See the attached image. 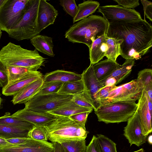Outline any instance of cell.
<instances>
[{
	"instance_id": "1",
	"label": "cell",
	"mask_w": 152,
	"mask_h": 152,
	"mask_svg": "<svg viewBox=\"0 0 152 152\" xmlns=\"http://www.w3.org/2000/svg\"><path fill=\"white\" fill-rule=\"evenodd\" d=\"M108 37L122 39L120 55L126 60H137L152 46V27L142 19L130 21L109 23Z\"/></svg>"
},
{
	"instance_id": "2",
	"label": "cell",
	"mask_w": 152,
	"mask_h": 152,
	"mask_svg": "<svg viewBox=\"0 0 152 152\" xmlns=\"http://www.w3.org/2000/svg\"><path fill=\"white\" fill-rule=\"evenodd\" d=\"M108 26L103 17L91 15L74 24L65 36L69 42L83 43L89 48L96 39L106 34Z\"/></svg>"
},
{
	"instance_id": "3",
	"label": "cell",
	"mask_w": 152,
	"mask_h": 152,
	"mask_svg": "<svg viewBox=\"0 0 152 152\" xmlns=\"http://www.w3.org/2000/svg\"><path fill=\"white\" fill-rule=\"evenodd\" d=\"M45 58L38 51L29 50L9 42L0 51V62L5 66H13L39 68L44 65Z\"/></svg>"
},
{
	"instance_id": "4",
	"label": "cell",
	"mask_w": 152,
	"mask_h": 152,
	"mask_svg": "<svg viewBox=\"0 0 152 152\" xmlns=\"http://www.w3.org/2000/svg\"><path fill=\"white\" fill-rule=\"evenodd\" d=\"M44 127L47 132L48 139L52 142L85 140L89 133L86 128L69 117L59 115Z\"/></svg>"
},
{
	"instance_id": "5",
	"label": "cell",
	"mask_w": 152,
	"mask_h": 152,
	"mask_svg": "<svg viewBox=\"0 0 152 152\" xmlns=\"http://www.w3.org/2000/svg\"><path fill=\"white\" fill-rule=\"evenodd\" d=\"M135 102L127 99L102 104L94 113L99 121L106 124L127 121L137 110Z\"/></svg>"
},
{
	"instance_id": "6",
	"label": "cell",
	"mask_w": 152,
	"mask_h": 152,
	"mask_svg": "<svg viewBox=\"0 0 152 152\" xmlns=\"http://www.w3.org/2000/svg\"><path fill=\"white\" fill-rule=\"evenodd\" d=\"M40 0H29L25 13L19 23L10 30V37L18 41L30 39L40 33L37 24V15Z\"/></svg>"
},
{
	"instance_id": "7",
	"label": "cell",
	"mask_w": 152,
	"mask_h": 152,
	"mask_svg": "<svg viewBox=\"0 0 152 152\" xmlns=\"http://www.w3.org/2000/svg\"><path fill=\"white\" fill-rule=\"evenodd\" d=\"M29 0H7L0 8V28L8 34L22 18Z\"/></svg>"
},
{
	"instance_id": "8",
	"label": "cell",
	"mask_w": 152,
	"mask_h": 152,
	"mask_svg": "<svg viewBox=\"0 0 152 152\" xmlns=\"http://www.w3.org/2000/svg\"><path fill=\"white\" fill-rule=\"evenodd\" d=\"M74 96L58 93L36 94L25 104L24 109L37 112L53 110L71 100Z\"/></svg>"
},
{
	"instance_id": "9",
	"label": "cell",
	"mask_w": 152,
	"mask_h": 152,
	"mask_svg": "<svg viewBox=\"0 0 152 152\" xmlns=\"http://www.w3.org/2000/svg\"><path fill=\"white\" fill-rule=\"evenodd\" d=\"M98 12L102 13L108 23L117 21H130L140 20V13L134 9L118 5L99 6Z\"/></svg>"
},
{
	"instance_id": "10",
	"label": "cell",
	"mask_w": 152,
	"mask_h": 152,
	"mask_svg": "<svg viewBox=\"0 0 152 152\" xmlns=\"http://www.w3.org/2000/svg\"><path fill=\"white\" fill-rule=\"evenodd\" d=\"M93 65L90 64L89 66L83 71L81 75L84 86L83 92L86 98L93 106L94 110L95 111L101 104L95 100L94 95L103 87L95 76Z\"/></svg>"
},
{
	"instance_id": "11",
	"label": "cell",
	"mask_w": 152,
	"mask_h": 152,
	"mask_svg": "<svg viewBox=\"0 0 152 152\" xmlns=\"http://www.w3.org/2000/svg\"><path fill=\"white\" fill-rule=\"evenodd\" d=\"M142 91L138 86L136 79L132 80L119 86H115L102 104L123 100L131 99L136 101L140 97Z\"/></svg>"
},
{
	"instance_id": "12",
	"label": "cell",
	"mask_w": 152,
	"mask_h": 152,
	"mask_svg": "<svg viewBox=\"0 0 152 152\" xmlns=\"http://www.w3.org/2000/svg\"><path fill=\"white\" fill-rule=\"evenodd\" d=\"M124 128V135L128 140L130 146L134 144L139 147L146 142L147 136L142 134L139 117L137 110L127 121Z\"/></svg>"
},
{
	"instance_id": "13",
	"label": "cell",
	"mask_w": 152,
	"mask_h": 152,
	"mask_svg": "<svg viewBox=\"0 0 152 152\" xmlns=\"http://www.w3.org/2000/svg\"><path fill=\"white\" fill-rule=\"evenodd\" d=\"M52 143L30 138L26 142L0 148V152H54Z\"/></svg>"
},
{
	"instance_id": "14",
	"label": "cell",
	"mask_w": 152,
	"mask_h": 152,
	"mask_svg": "<svg viewBox=\"0 0 152 152\" xmlns=\"http://www.w3.org/2000/svg\"><path fill=\"white\" fill-rule=\"evenodd\" d=\"M12 115L29 122L35 126L43 127L47 126L57 116L48 112H37L24 108L18 110Z\"/></svg>"
},
{
	"instance_id": "15",
	"label": "cell",
	"mask_w": 152,
	"mask_h": 152,
	"mask_svg": "<svg viewBox=\"0 0 152 152\" xmlns=\"http://www.w3.org/2000/svg\"><path fill=\"white\" fill-rule=\"evenodd\" d=\"M42 77L38 71L30 72L18 79L8 83L2 88V93L5 96H13L29 83Z\"/></svg>"
},
{
	"instance_id": "16",
	"label": "cell",
	"mask_w": 152,
	"mask_h": 152,
	"mask_svg": "<svg viewBox=\"0 0 152 152\" xmlns=\"http://www.w3.org/2000/svg\"><path fill=\"white\" fill-rule=\"evenodd\" d=\"M58 15V11L45 0H40L37 15V24L40 32L53 24Z\"/></svg>"
},
{
	"instance_id": "17",
	"label": "cell",
	"mask_w": 152,
	"mask_h": 152,
	"mask_svg": "<svg viewBox=\"0 0 152 152\" xmlns=\"http://www.w3.org/2000/svg\"><path fill=\"white\" fill-rule=\"evenodd\" d=\"M137 111L139 117L142 134L148 136L152 131V115L148 107L143 90L138 99Z\"/></svg>"
},
{
	"instance_id": "18",
	"label": "cell",
	"mask_w": 152,
	"mask_h": 152,
	"mask_svg": "<svg viewBox=\"0 0 152 152\" xmlns=\"http://www.w3.org/2000/svg\"><path fill=\"white\" fill-rule=\"evenodd\" d=\"M41 77L29 83L13 96L11 101L14 104L25 103L36 95L43 83Z\"/></svg>"
},
{
	"instance_id": "19",
	"label": "cell",
	"mask_w": 152,
	"mask_h": 152,
	"mask_svg": "<svg viewBox=\"0 0 152 152\" xmlns=\"http://www.w3.org/2000/svg\"><path fill=\"white\" fill-rule=\"evenodd\" d=\"M134 64V60H126L123 64L121 65L104 80L101 81H104L105 86L116 85L121 82L130 73Z\"/></svg>"
},
{
	"instance_id": "20",
	"label": "cell",
	"mask_w": 152,
	"mask_h": 152,
	"mask_svg": "<svg viewBox=\"0 0 152 152\" xmlns=\"http://www.w3.org/2000/svg\"><path fill=\"white\" fill-rule=\"evenodd\" d=\"M107 37L106 34L103 35L96 39L89 48L90 64L97 63L105 56L108 49Z\"/></svg>"
},
{
	"instance_id": "21",
	"label": "cell",
	"mask_w": 152,
	"mask_h": 152,
	"mask_svg": "<svg viewBox=\"0 0 152 152\" xmlns=\"http://www.w3.org/2000/svg\"><path fill=\"white\" fill-rule=\"evenodd\" d=\"M120 65L116 61L107 58L93 64V66L96 77L101 81L104 80Z\"/></svg>"
},
{
	"instance_id": "22",
	"label": "cell",
	"mask_w": 152,
	"mask_h": 152,
	"mask_svg": "<svg viewBox=\"0 0 152 152\" xmlns=\"http://www.w3.org/2000/svg\"><path fill=\"white\" fill-rule=\"evenodd\" d=\"M81 79V74L62 70H57L48 73L43 77L44 82H55L64 83Z\"/></svg>"
},
{
	"instance_id": "23",
	"label": "cell",
	"mask_w": 152,
	"mask_h": 152,
	"mask_svg": "<svg viewBox=\"0 0 152 152\" xmlns=\"http://www.w3.org/2000/svg\"><path fill=\"white\" fill-rule=\"evenodd\" d=\"M30 40L31 44L37 51L51 57L55 56L53 52L54 45L52 37L39 34Z\"/></svg>"
},
{
	"instance_id": "24",
	"label": "cell",
	"mask_w": 152,
	"mask_h": 152,
	"mask_svg": "<svg viewBox=\"0 0 152 152\" xmlns=\"http://www.w3.org/2000/svg\"><path fill=\"white\" fill-rule=\"evenodd\" d=\"M93 110L92 109L81 107L71 100L59 107L48 113L56 115L69 117L80 113L87 112L91 113Z\"/></svg>"
},
{
	"instance_id": "25",
	"label": "cell",
	"mask_w": 152,
	"mask_h": 152,
	"mask_svg": "<svg viewBox=\"0 0 152 152\" xmlns=\"http://www.w3.org/2000/svg\"><path fill=\"white\" fill-rule=\"evenodd\" d=\"M100 6L99 2L92 0L84 1L78 4L77 13L73 18L74 23L83 20L94 13Z\"/></svg>"
},
{
	"instance_id": "26",
	"label": "cell",
	"mask_w": 152,
	"mask_h": 152,
	"mask_svg": "<svg viewBox=\"0 0 152 152\" xmlns=\"http://www.w3.org/2000/svg\"><path fill=\"white\" fill-rule=\"evenodd\" d=\"M0 125L30 130L35 126L19 118L12 116L9 113H6L4 116L0 117Z\"/></svg>"
},
{
	"instance_id": "27",
	"label": "cell",
	"mask_w": 152,
	"mask_h": 152,
	"mask_svg": "<svg viewBox=\"0 0 152 152\" xmlns=\"http://www.w3.org/2000/svg\"><path fill=\"white\" fill-rule=\"evenodd\" d=\"M30 130L0 125V137L5 139L16 138H29Z\"/></svg>"
},
{
	"instance_id": "28",
	"label": "cell",
	"mask_w": 152,
	"mask_h": 152,
	"mask_svg": "<svg viewBox=\"0 0 152 152\" xmlns=\"http://www.w3.org/2000/svg\"><path fill=\"white\" fill-rule=\"evenodd\" d=\"M84 86L81 80L63 83L58 93L75 95L83 92Z\"/></svg>"
},
{
	"instance_id": "29",
	"label": "cell",
	"mask_w": 152,
	"mask_h": 152,
	"mask_svg": "<svg viewBox=\"0 0 152 152\" xmlns=\"http://www.w3.org/2000/svg\"><path fill=\"white\" fill-rule=\"evenodd\" d=\"M123 41L122 39L107 37L108 49L105 55L107 58L116 61L117 57L120 55V45Z\"/></svg>"
},
{
	"instance_id": "30",
	"label": "cell",
	"mask_w": 152,
	"mask_h": 152,
	"mask_svg": "<svg viewBox=\"0 0 152 152\" xmlns=\"http://www.w3.org/2000/svg\"><path fill=\"white\" fill-rule=\"evenodd\" d=\"M6 67L8 83L18 79L30 72L37 71L39 69L37 68H28L13 66H7Z\"/></svg>"
},
{
	"instance_id": "31",
	"label": "cell",
	"mask_w": 152,
	"mask_h": 152,
	"mask_svg": "<svg viewBox=\"0 0 152 152\" xmlns=\"http://www.w3.org/2000/svg\"><path fill=\"white\" fill-rule=\"evenodd\" d=\"M65 152H85V140H72L60 143Z\"/></svg>"
},
{
	"instance_id": "32",
	"label": "cell",
	"mask_w": 152,
	"mask_h": 152,
	"mask_svg": "<svg viewBox=\"0 0 152 152\" xmlns=\"http://www.w3.org/2000/svg\"><path fill=\"white\" fill-rule=\"evenodd\" d=\"M136 80L138 86L142 90L146 87L152 85V69L146 68L140 71Z\"/></svg>"
},
{
	"instance_id": "33",
	"label": "cell",
	"mask_w": 152,
	"mask_h": 152,
	"mask_svg": "<svg viewBox=\"0 0 152 152\" xmlns=\"http://www.w3.org/2000/svg\"><path fill=\"white\" fill-rule=\"evenodd\" d=\"M101 152H117L116 144L106 136L98 134L96 136Z\"/></svg>"
},
{
	"instance_id": "34",
	"label": "cell",
	"mask_w": 152,
	"mask_h": 152,
	"mask_svg": "<svg viewBox=\"0 0 152 152\" xmlns=\"http://www.w3.org/2000/svg\"><path fill=\"white\" fill-rule=\"evenodd\" d=\"M63 83L50 82H44L36 94L43 95L58 93Z\"/></svg>"
},
{
	"instance_id": "35",
	"label": "cell",
	"mask_w": 152,
	"mask_h": 152,
	"mask_svg": "<svg viewBox=\"0 0 152 152\" xmlns=\"http://www.w3.org/2000/svg\"><path fill=\"white\" fill-rule=\"evenodd\" d=\"M29 138L40 141H47L48 140L47 132L45 128L35 126L28 133Z\"/></svg>"
},
{
	"instance_id": "36",
	"label": "cell",
	"mask_w": 152,
	"mask_h": 152,
	"mask_svg": "<svg viewBox=\"0 0 152 152\" xmlns=\"http://www.w3.org/2000/svg\"><path fill=\"white\" fill-rule=\"evenodd\" d=\"M60 5L65 11L73 18L76 16L78 7L75 0H61L59 1Z\"/></svg>"
},
{
	"instance_id": "37",
	"label": "cell",
	"mask_w": 152,
	"mask_h": 152,
	"mask_svg": "<svg viewBox=\"0 0 152 152\" xmlns=\"http://www.w3.org/2000/svg\"><path fill=\"white\" fill-rule=\"evenodd\" d=\"M116 86H106L100 89L95 94L94 98L97 102L102 104L103 103L109 95L110 91Z\"/></svg>"
},
{
	"instance_id": "38",
	"label": "cell",
	"mask_w": 152,
	"mask_h": 152,
	"mask_svg": "<svg viewBox=\"0 0 152 152\" xmlns=\"http://www.w3.org/2000/svg\"><path fill=\"white\" fill-rule=\"evenodd\" d=\"M72 100L81 107L93 109H94L93 106L86 98L83 92L74 95Z\"/></svg>"
},
{
	"instance_id": "39",
	"label": "cell",
	"mask_w": 152,
	"mask_h": 152,
	"mask_svg": "<svg viewBox=\"0 0 152 152\" xmlns=\"http://www.w3.org/2000/svg\"><path fill=\"white\" fill-rule=\"evenodd\" d=\"M91 113L90 112L80 113L72 115L69 118L79 125L86 128L85 124L87 117Z\"/></svg>"
},
{
	"instance_id": "40",
	"label": "cell",
	"mask_w": 152,
	"mask_h": 152,
	"mask_svg": "<svg viewBox=\"0 0 152 152\" xmlns=\"http://www.w3.org/2000/svg\"><path fill=\"white\" fill-rule=\"evenodd\" d=\"M118 5L129 9H134L139 5V0H114Z\"/></svg>"
},
{
	"instance_id": "41",
	"label": "cell",
	"mask_w": 152,
	"mask_h": 152,
	"mask_svg": "<svg viewBox=\"0 0 152 152\" xmlns=\"http://www.w3.org/2000/svg\"><path fill=\"white\" fill-rule=\"evenodd\" d=\"M85 152H101L95 135H93L89 143L86 146Z\"/></svg>"
},
{
	"instance_id": "42",
	"label": "cell",
	"mask_w": 152,
	"mask_h": 152,
	"mask_svg": "<svg viewBox=\"0 0 152 152\" xmlns=\"http://www.w3.org/2000/svg\"><path fill=\"white\" fill-rule=\"evenodd\" d=\"M8 83L6 66L0 62V87L3 88Z\"/></svg>"
},
{
	"instance_id": "43",
	"label": "cell",
	"mask_w": 152,
	"mask_h": 152,
	"mask_svg": "<svg viewBox=\"0 0 152 152\" xmlns=\"http://www.w3.org/2000/svg\"><path fill=\"white\" fill-rule=\"evenodd\" d=\"M143 6L144 12V18L145 20V16L151 21H152V3L146 0H141Z\"/></svg>"
},
{
	"instance_id": "44",
	"label": "cell",
	"mask_w": 152,
	"mask_h": 152,
	"mask_svg": "<svg viewBox=\"0 0 152 152\" xmlns=\"http://www.w3.org/2000/svg\"><path fill=\"white\" fill-rule=\"evenodd\" d=\"M30 138H16L6 139L8 142L15 145H18L27 142Z\"/></svg>"
},
{
	"instance_id": "45",
	"label": "cell",
	"mask_w": 152,
	"mask_h": 152,
	"mask_svg": "<svg viewBox=\"0 0 152 152\" xmlns=\"http://www.w3.org/2000/svg\"><path fill=\"white\" fill-rule=\"evenodd\" d=\"M54 148V152H65L61 145L59 143L53 142Z\"/></svg>"
},
{
	"instance_id": "46",
	"label": "cell",
	"mask_w": 152,
	"mask_h": 152,
	"mask_svg": "<svg viewBox=\"0 0 152 152\" xmlns=\"http://www.w3.org/2000/svg\"><path fill=\"white\" fill-rule=\"evenodd\" d=\"M143 90L144 94L147 102L148 108L149 109V110L151 113V114H152V101L151 100L149 97L147 93L145 92V91L144 90Z\"/></svg>"
},
{
	"instance_id": "47",
	"label": "cell",
	"mask_w": 152,
	"mask_h": 152,
	"mask_svg": "<svg viewBox=\"0 0 152 152\" xmlns=\"http://www.w3.org/2000/svg\"><path fill=\"white\" fill-rule=\"evenodd\" d=\"M7 142L6 139L0 137V148L5 146H10L15 145Z\"/></svg>"
},
{
	"instance_id": "48",
	"label": "cell",
	"mask_w": 152,
	"mask_h": 152,
	"mask_svg": "<svg viewBox=\"0 0 152 152\" xmlns=\"http://www.w3.org/2000/svg\"><path fill=\"white\" fill-rule=\"evenodd\" d=\"M148 143L151 145L152 144V134L150 135L148 138Z\"/></svg>"
},
{
	"instance_id": "49",
	"label": "cell",
	"mask_w": 152,
	"mask_h": 152,
	"mask_svg": "<svg viewBox=\"0 0 152 152\" xmlns=\"http://www.w3.org/2000/svg\"><path fill=\"white\" fill-rule=\"evenodd\" d=\"M7 0H0V8L5 3Z\"/></svg>"
},
{
	"instance_id": "50",
	"label": "cell",
	"mask_w": 152,
	"mask_h": 152,
	"mask_svg": "<svg viewBox=\"0 0 152 152\" xmlns=\"http://www.w3.org/2000/svg\"><path fill=\"white\" fill-rule=\"evenodd\" d=\"M133 152H144V151L143 148H141L138 150Z\"/></svg>"
},
{
	"instance_id": "51",
	"label": "cell",
	"mask_w": 152,
	"mask_h": 152,
	"mask_svg": "<svg viewBox=\"0 0 152 152\" xmlns=\"http://www.w3.org/2000/svg\"><path fill=\"white\" fill-rule=\"evenodd\" d=\"M2 99L1 98V95H0V107L1 103V102H2Z\"/></svg>"
},
{
	"instance_id": "52",
	"label": "cell",
	"mask_w": 152,
	"mask_h": 152,
	"mask_svg": "<svg viewBox=\"0 0 152 152\" xmlns=\"http://www.w3.org/2000/svg\"><path fill=\"white\" fill-rule=\"evenodd\" d=\"M2 33V30H1V29L0 28V39H1V36Z\"/></svg>"
}]
</instances>
